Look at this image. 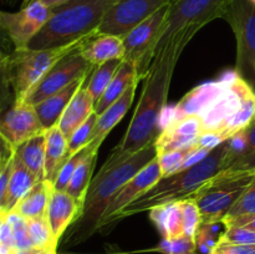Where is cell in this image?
<instances>
[{
  "instance_id": "cell-38",
  "label": "cell",
  "mask_w": 255,
  "mask_h": 254,
  "mask_svg": "<svg viewBox=\"0 0 255 254\" xmlns=\"http://www.w3.org/2000/svg\"><path fill=\"white\" fill-rule=\"evenodd\" d=\"M182 209H183L184 236L194 239L197 231L202 224V216L198 204L194 199H186L182 201Z\"/></svg>"
},
{
  "instance_id": "cell-20",
  "label": "cell",
  "mask_w": 255,
  "mask_h": 254,
  "mask_svg": "<svg viewBox=\"0 0 255 254\" xmlns=\"http://www.w3.org/2000/svg\"><path fill=\"white\" fill-rule=\"evenodd\" d=\"M95 100L86 87V81L75 94L59 121V128L69 139L77 127L81 126L95 111Z\"/></svg>"
},
{
  "instance_id": "cell-4",
  "label": "cell",
  "mask_w": 255,
  "mask_h": 254,
  "mask_svg": "<svg viewBox=\"0 0 255 254\" xmlns=\"http://www.w3.org/2000/svg\"><path fill=\"white\" fill-rule=\"evenodd\" d=\"M227 141L212 149L206 158L176 173L162 177L157 183L144 193L137 197L128 206L125 207L116 216L115 222L137 213L151 211L154 207L173 202L193 198L194 194L203 187L207 181L216 176L224 168L227 156Z\"/></svg>"
},
{
  "instance_id": "cell-31",
  "label": "cell",
  "mask_w": 255,
  "mask_h": 254,
  "mask_svg": "<svg viewBox=\"0 0 255 254\" xmlns=\"http://www.w3.org/2000/svg\"><path fill=\"white\" fill-rule=\"evenodd\" d=\"M29 236L34 248L56 251L57 242L55 241L47 216L40 218L26 219Z\"/></svg>"
},
{
  "instance_id": "cell-15",
  "label": "cell",
  "mask_w": 255,
  "mask_h": 254,
  "mask_svg": "<svg viewBox=\"0 0 255 254\" xmlns=\"http://www.w3.org/2000/svg\"><path fill=\"white\" fill-rule=\"evenodd\" d=\"M162 178L161 164H159L158 154L154 157L144 168H142L136 176L132 177L110 201L101 222L99 224V229L109 227L110 224L115 223V218L117 214L122 211L126 206H128L132 201L141 196L142 193L151 188L154 183Z\"/></svg>"
},
{
  "instance_id": "cell-46",
  "label": "cell",
  "mask_w": 255,
  "mask_h": 254,
  "mask_svg": "<svg viewBox=\"0 0 255 254\" xmlns=\"http://www.w3.org/2000/svg\"><path fill=\"white\" fill-rule=\"evenodd\" d=\"M9 254H56V251H50V249H40V248H30V249H14Z\"/></svg>"
},
{
  "instance_id": "cell-32",
  "label": "cell",
  "mask_w": 255,
  "mask_h": 254,
  "mask_svg": "<svg viewBox=\"0 0 255 254\" xmlns=\"http://www.w3.org/2000/svg\"><path fill=\"white\" fill-rule=\"evenodd\" d=\"M197 151H199V149L197 147L196 141L194 143L188 144L186 147H182V148L174 149V151L167 152V153L163 154H158L162 177H166L168 174L176 173V172L183 169L189 157Z\"/></svg>"
},
{
  "instance_id": "cell-44",
  "label": "cell",
  "mask_w": 255,
  "mask_h": 254,
  "mask_svg": "<svg viewBox=\"0 0 255 254\" xmlns=\"http://www.w3.org/2000/svg\"><path fill=\"white\" fill-rule=\"evenodd\" d=\"M222 222L224 223L226 228H228V227H246V228L255 231V214L234 217V218H223Z\"/></svg>"
},
{
  "instance_id": "cell-41",
  "label": "cell",
  "mask_w": 255,
  "mask_h": 254,
  "mask_svg": "<svg viewBox=\"0 0 255 254\" xmlns=\"http://www.w3.org/2000/svg\"><path fill=\"white\" fill-rule=\"evenodd\" d=\"M14 156H15V152L11 154V156L7 157V158L4 161V163L1 164V167H0V211H4L5 208V201H6L10 176H11Z\"/></svg>"
},
{
  "instance_id": "cell-12",
  "label": "cell",
  "mask_w": 255,
  "mask_h": 254,
  "mask_svg": "<svg viewBox=\"0 0 255 254\" xmlns=\"http://www.w3.org/2000/svg\"><path fill=\"white\" fill-rule=\"evenodd\" d=\"M94 70V66L90 65L86 60L82 57L80 49L71 54L62 57L31 90L24 102L26 104L37 105L39 102L44 101L45 99L51 95L61 91L66 86L71 85L76 80L86 76Z\"/></svg>"
},
{
  "instance_id": "cell-18",
  "label": "cell",
  "mask_w": 255,
  "mask_h": 254,
  "mask_svg": "<svg viewBox=\"0 0 255 254\" xmlns=\"http://www.w3.org/2000/svg\"><path fill=\"white\" fill-rule=\"evenodd\" d=\"M90 74H91V72H90ZM89 75L76 80V81L72 82L71 85H69V86H66L65 89H62L61 91L51 95L50 97L45 99L44 101L35 105V111H36L37 117H39L40 122H41L45 131H47V129L52 128V127L59 125V121L60 119H61L62 114L65 112L66 107L69 106L70 101H71L72 97L75 96V94H76V92L79 91L80 87L85 84V81L87 80Z\"/></svg>"
},
{
  "instance_id": "cell-49",
  "label": "cell",
  "mask_w": 255,
  "mask_h": 254,
  "mask_svg": "<svg viewBox=\"0 0 255 254\" xmlns=\"http://www.w3.org/2000/svg\"><path fill=\"white\" fill-rule=\"evenodd\" d=\"M0 254H7V253H6V252H5V251H4V249H2V248H1V247H0Z\"/></svg>"
},
{
  "instance_id": "cell-27",
  "label": "cell",
  "mask_w": 255,
  "mask_h": 254,
  "mask_svg": "<svg viewBox=\"0 0 255 254\" xmlns=\"http://www.w3.org/2000/svg\"><path fill=\"white\" fill-rule=\"evenodd\" d=\"M100 147L94 143H89V152L85 154L84 158L80 161L75 169L72 178L67 186L66 192L71 194L77 202L84 203L85 196H86L87 188L94 178V169L96 166L97 154H99Z\"/></svg>"
},
{
  "instance_id": "cell-50",
  "label": "cell",
  "mask_w": 255,
  "mask_h": 254,
  "mask_svg": "<svg viewBox=\"0 0 255 254\" xmlns=\"http://www.w3.org/2000/svg\"><path fill=\"white\" fill-rule=\"evenodd\" d=\"M30 1V0H25V4H26V2H29Z\"/></svg>"
},
{
  "instance_id": "cell-30",
  "label": "cell",
  "mask_w": 255,
  "mask_h": 254,
  "mask_svg": "<svg viewBox=\"0 0 255 254\" xmlns=\"http://www.w3.org/2000/svg\"><path fill=\"white\" fill-rule=\"evenodd\" d=\"M224 231H226V226L222 221L202 223L194 237L196 252H199L201 254L213 253L216 247L221 242Z\"/></svg>"
},
{
  "instance_id": "cell-52",
  "label": "cell",
  "mask_w": 255,
  "mask_h": 254,
  "mask_svg": "<svg viewBox=\"0 0 255 254\" xmlns=\"http://www.w3.org/2000/svg\"><path fill=\"white\" fill-rule=\"evenodd\" d=\"M254 176H255V172H254Z\"/></svg>"
},
{
  "instance_id": "cell-10",
  "label": "cell",
  "mask_w": 255,
  "mask_h": 254,
  "mask_svg": "<svg viewBox=\"0 0 255 254\" xmlns=\"http://www.w3.org/2000/svg\"><path fill=\"white\" fill-rule=\"evenodd\" d=\"M222 19L231 25L236 36V71L243 79H252L255 76V2L233 0Z\"/></svg>"
},
{
  "instance_id": "cell-29",
  "label": "cell",
  "mask_w": 255,
  "mask_h": 254,
  "mask_svg": "<svg viewBox=\"0 0 255 254\" xmlns=\"http://www.w3.org/2000/svg\"><path fill=\"white\" fill-rule=\"evenodd\" d=\"M122 61H124V59L110 60V61L94 67L91 74L89 75L86 80V87L90 94H91V96L94 97L95 104L102 96L105 90L107 89L109 84L111 82V80L114 79L115 74L117 72L119 67L121 66Z\"/></svg>"
},
{
  "instance_id": "cell-19",
  "label": "cell",
  "mask_w": 255,
  "mask_h": 254,
  "mask_svg": "<svg viewBox=\"0 0 255 254\" xmlns=\"http://www.w3.org/2000/svg\"><path fill=\"white\" fill-rule=\"evenodd\" d=\"M82 57L94 67L115 59H124L125 45L122 37L95 32L80 49Z\"/></svg>"
},
{
  "instance_id": "cell-23",
  "label": "cell",
  "mask_w": 255,
  "mask_h": 254,
  "mask_svg": "<svg viewBox=\"0 0 255 254\" xmlns=\"http://www.w3.org/2000/svg\"><path fill=\"white\" fill-rule=\"evenodd\" d=\"M136 81H139L138 76H137L136 66H134L133 62L124 60L121 66L119 67L117 72L115 74L114 79L111 80V82L107 86V89L105 90L102 96L95 104V112L99 116L101 114H104Z\"/></svg>"
},
{
  "instance_id": "cell-51",
  "label": "cell",
  "mask_w": 255,
  "mask_h": 254,
  "mask_svg": "<svg viewBox=\"0 0 255 254\" xmlns=\"http://www.w3.org/2000/svg\"><path fill=\"white\" fill-rule=\"evenodd\" d=\"M252 1H253V2H255V0H252Z\"/></svg>"
},
{
  "instance_id": "cell-6",
  "label": "cell",
  "mask_w": 255,
  "mask_h": 254,
  "mask_svg": "<svg viewBox=\"0 0 255 254\" xmlns=\"http://www.w3.org/2000/svg\"><path fill=\"white\" fill-rule=\"evenodd\" d=\"M232 1L233 0H172L156 52L164 46H177L184 50L202 27L223 17Z\"/></svg>"
},
{
  "instance_id": "cell-33",
  "label": "cell",
  "mask_w": 255,
  "mask_h": 254,
  "mask_svg": "<svg viewBox=\"0 0 255 254\" xmlns=\"http://www.w3.org/2000/svg\"><path fill=\"white\" fill-rule=\"evenodd\" d=\"M14 102L15 95L11 84L10 54L2 49L0 40V112L11 106Z\"/></svg>"
},
{
  "instance_id": "cell-42",
  "label": "cell",
  "mask_w": 255,
  "mask_h": 254,
  "mask_svg": "<svg viewBox=\"0 0 255 254\" xmlns=\"http://www.w3.org/2000/svg\"><path fill=\"white\" fill-rule=\"evenodd\" d=\"M0 247L7 254L11 251H14V249H16V247H15L14 233H12V227L10 224L7 217L0 224Z\"/></svg>"
},
{
  "instance_id": "cell-2",
  "label": "cell",
  "mask_w": 255,
  "mask_h": 254,
  "mask_svg": "<svg viewBox=\"0 0 255 254\" xmlns=\"http://www.w3.org/2000/svg\"><path fill=\"white\" fill-rule=\"evenodd\" d=\"M157 154L154 142L128 157L114 158L109 156L99 173L92 178L79 217L72 223L74 228L71 237L75 241H82L99 231V224L110 201Z\"/></svg>"
},
{
  "instance_id": "cell-39",
  "label": "cell",
  "mask_w": 255,
  "mask_h": 254,
  "mask_svg": "<svg viewBox=\"0 0 255 254\" xmlns=\"http://www.w3.org/2000/svg\"><path fill=\"white\" fill-rule=\"evenodd\" d=\"M7 219L12 227V233L15 238V247L16 249H30L34 248L31 243V239L29 236V229H27V222L24 217L19 216L15 212L7 213Z\"/></svg>"
},
{
  "instance_id": "cell-17",
  "label": "cell",
  "mask_w": 255,
  "mask_h": 254,
  "mask_svg": "<svg viewBox=\"0 0 255 254\" xmlns=\"http://www.w3.org/2000/svg\"><path fill=\"white\" fill-rule=\"evenodd\" d=\"M81 207L82 204L77 202L66 191L52 189L46 216L49 219L54 238L57 243L67 229V227H70L76 221L80 211H81Z\"/></svg>"
},
{
  "instance_id": "cell-3",
  "label": "cell",
  "mask_w": 255,
  "mask_h": 254,
  "mask_svg": "<svg viewBox=\"0 0 255 254\" xmlns=\"http://www.w3.org/2000/svg\"><path fill=\"white\" fill-rule=\"evenodd\" d=\"M216 81L213 94L196 116L204 132H217L228 139L253 122L255 92L236 70L224 72Z\"/></svg>"
},
{
  "instance_id": "cell-47",
  "label": "cell",
  "mask_w": 255,
  "mask_h": 254,
  "mask_svg": "<svg viewBox=\"0 0 255 254\" xmlns=\"http://www.w3.org/2000/svg\"><path fill=\"white\" fill-rule=\"evenodd\" d=\"M40 1L46 5L47 7H50V9H55V7L60 6V5L65 4V2L70 1V0H40Z\"/></svg>"
},
{
  "instance_id": "cell-26",
  "label": "cell",
  "mask_w": 255,
  "mask_h": 254,
  "mask_svg": "<svg viewBox=\"0 0 255 254\" xmlns=\"http://www.w3.org/2000/svg\"><path fill=\"white\" fill-rule=\"evenodd\" d=\"M37 182L39 181L36 179V177L25 167V164L22 163L19 159V157L15 154L4 211L6 212V213L11 212L12 209L16 207V204L29 193L30 189H31Z\"/></svg>"
},
{
  "instance_id": "cell-16",
  "label": "cell",
  "mask_w": 255,
  "mask_h": 254,
  "mask_svg": "<svg viewBox=\"0 0 255 254\" xmlns=\"http://www.w3.org/2000/svg\"><path fill=\"white\" fill-rule=\"evenodd\" d=\"M203 133L204 127L201 119L196 115L172 122L163 127L159 136L157 137V153L163 154L194 143Z\"/></svg>"
},
{
  "instance_id": "cell-45",
  "label": "cell",
  "mask_w": 255,
  "mask_h": 254,
  "mask_svg": "<svg viewBox=\"0 0 255 254\" xmlns=\"http://www.w3.org/2000/svg\"><path fill=\"white\" fill-rule=\"evenodd\" d=\"M15 152V148L0 134V167L4 163L5 159L9 156H11Z\"/></svg>"
},
{
  "instance_id": "cell-11",
  "label": "cell",
  "mask_w": 255,
  "mask_h": 254,
  "mask_svg": "<svg viewBox=\"0 0 255 254\" xmlns=\"http://www.w3.org/2000/svg\"><path fill=\"white\" fill-rule=\"evenodd\" d=\"M51 12L52 9L40 0H30L16 12L0 10V30L9 37L14 49H25L49 21Z\"/></svg>"
},
{
  "instance_id": "cell-13",
  "label": "cell",
  "mask_w": 255,
  "mask_h": 254,
  "mask_svg": "<svg viewBox=\"0 0 255 254\" xmlns=\"http://www.w3.org/2000/svg\"><path fill=\"white\" fill-rule=\"evenodd\" d=\"M171 1L172 0H115L105 14L97 32L124 37L133 27Z\"/></svg>"
},
{
  "instance_id": "cell-53",
  "label": "cell",
  "mask_w": 255,
  "mask_h": 254,
  "mask_svg": "<svg viewBox=\"0 0 255 254\" xmlns=\"http://www.w3.org/2000/svg\"><path fill=\"white\" fill-rule=\"evenodd\" d=\"M193 254H197V253H193Z\"/></svg>"
},
{
  "instance_id": "cell-48",
  "label": "cell",
  "mask_w": 255,
  "mask_h": 254,
  "mask_svg": "<svg viewBox=\"0 0 255 254\" xmlns=\"http://www.w3.org/2000/svg\"><path fill=\"white\" fill-rule=\"evenodd\" d=\"M6 217H7V213H6V212L0 211V224L2 223V221H4V219L6 218Z\"/></svg>"
},
{
  "instance_id": "cell-5",
  "label": "cell",
  "mask_w": 255,
  "mask_h": 254,
  "mask_svg": "<svg viewBox=\"0 0 255 254\" xmlns=\"http://www.w3.org/2000/svg\"><path fill=\"white\" fill-rule=\"evenodd\" d=\"M115 0H70L52 9L51 17L29 42V49H51L97 31Z\"/></svg>"
},
{
  "instance_id": "cell-37",
  "label": "cell",
  "mask_w": 255,
  "mask_h": 254,
  "mask_svg": "<svg viewBox=\"0 0 255 254\" xmlns=\"http://www.w3.org/2000/svg\"><path fill=\"white\" fill-rule=\"evenodd\" d=\"M163 254H193L196 252V242L187 236L172 239H162L161 243L153 249Z\"/></svg>"
},
{
  "instance_id": "cell-24",
  "label": "cell",
  "mask_w": 255,
  "mask_h": 254,
  "mask_svg": "<svg viewBox=\"0 0 255 254\" xmlns=\"http://www.w3.org/2000/svg\"><path fill=\"white\" fill-rule=\"evenodd\" d=\"M149 212V218L157 227L163 239L184 236L182 201L154 207Z\"/></svg>"
},
{
  "instance_id": "cell-7",
  "label": "cell",
  "mask_w": 255,
  "mask_h": 254,
  "mask_svg": "<svg viewBox=\"0 0 255 254\" xmlns=\"http://www.w3.org/2000/svg\"><path fill=\"white\" fill-rule=\"evenodd\" d=\"M91 35H87L71 44L51 47V49H29V47L14 49V51L10 54V69H11V84L14 89L15 101H24L30 90L62 57L81 49Z\"/></svg>"
},
{
  "instance_id": "cell-25",
  "label": "cell",
  "mask_w": 255,
  "mask_h": 254,
  "mask_svg": "<svg viewBox=\"0 0 255 254\" xmlns=\"http://www.w3.org/2000/svg\"><path fill=\"white\" fill-rule=\"evenodd\" d=\"M52 189L54 187L51 182L46 179L37 182L11 212H15L25 219L45 217L47 214V207H49Z\"/></svg>"
},
{
  "instance_id": "cell-40",
  "label": "cell",
  "mask_w": 255,
  "mask_h": 254,
  "mask_svg": "<svg viewBox=\"0 0 255 254\" xmlns=\"http://www.w3.org/2000/svg\"><path fill=\"white\" fill-rule=\"evenodd\" d=\"M221 242L243 246H255V231L246 227H228L222 236Z\"/></svg>"
},
{
  "instance_id": "cell-36",
  "label": "cell",
  "mask_w": 255,
  "mask_h": 254,
  "mask_svg": "<svg viewBox=\"0 0 255 254\" xmlns=\"http://www.w3.org/2000/svg\"><path fill=\"white\" fill-rule=\"evenodd\" d=\"M89 152V144H87L85 148H82L81 151L76 152L75 154H72L64 164L60 168L59 173H57L56 178H55L54 183H52V187L56 191H66L67 186H69L70 181L72 178V174H74L75 169H76L77 164L80 163L82 158L85 157V154Z\"/></svg>"
},
{
  "instance_id": "cell-22",
  "label": "cell",
  "mask_w": 255,
  "mask_h": 254,
  "mask_svg": "<svg viewBox=\"0 0 255 254\" xmlns=\"http://www.w3.org/2000/svg\"><path fill=\"white\" fill-rule=\"evenodd\" d=\"M45 179L54 183L62 164L69 158V141L59 126L45 132Z\"/></svg>"
},
{
  "instance_id": "cell-34",
  "label": "cell",
  "mask_w": 255,
  "mask_h": 254,
  "mask_svg": "<svg viewBox=\"0 0 255 254\" xmlns=\"http://www.w3.org/2000/svg\"><path fill=\"white\" fill-rule=\"evenodd\" d=\"M97 119H99V115L94 111L91 114V116L81 126L77 127L74 133L71 134V137L67 139L69 141V158L72 154H75L76 152L85 148L92 141L95 127H96L97 124Z\"/></svg>"
},
{
  "instance_id": "cell-54",
  "label": "cell",
  "mask_w": 255,
  "mask_h": 254,
  "mask_svg": "<svg viewBox=\"0 0 255 254\" xmlns=\"http://www.w3.org/2000/svg\"><path fill=\"white\" fill-rule=\"evenodd\" d=\"M254 120H255V117H254Z\"/></svg>"
},
{
  "instance_id": "cell-35",
  "label": "cell",
  "mask_w": 255,
  "mask_h": 254,
  "mask_svg": "<svg viewBox=\"0 0 255 254\" xmlns=\"http://www.w3.org/2000/svg\"><path fill=\"white\" fill-rule=\"evenodd\" d=\"M255 214V176L224 218Z\"/></svg>"
},
{
  "instance_id": "cell-1",
  "label": "cell",
  "mask_w": 255,
  "mask_h": 254,
  "mask_svg": "<svg viewBox=\"0 0 255 254\" xmlns=\"http://www.w3.org/2000/svg\"><path fill=\"white\" fill-rule=\"evenodd\" d=\"M182 52L183 50L177 46H164L156 52L128 128L110 156L128 157L156 142L161 133V119L167 107L169 85Z\"/></svg>"
},
{
  "instance_id": "cell-9",
  "label": "cell",
  "mask_w": 255,
  "mask_h": 254,
  "mask_svg": "<svg viewBox=\"0 0 255 254\" xmlns=\"http://www.w3.org/2000/svg\"><path fill=\"white\" fill-rule=\"evenodd\" d=\"M169 4L157 10L122 37L125 45L124 60L133 62L139 81L144 80L148 74L149 66L156 54V47L163 34Z\"/></svg>"
},
{
  "instance_id": "cell-14",
  "label": "cell",
  "mask_w": 255,
  "mask_h": 254,
  "mask_svg": "<svg viewBox=\"0 0 255 254\" xmlns=\"http://www.w3.org/2000/svg\"><path fill=\"white\" fill-rule=\"evenodd\" d=\"M44 132L32 105L15 101L11 106L0 112V134L14 148Z\"/></svg>"
},
{
  "instance_id": "cell-8",
  "label": "cell",
  "mask_w": 255,
  "mask_h": 254,
  "mask_svg": "<svg viewBox=\"0 0 255 254\" xmlns=\"http://www.w3.org/2000/svg\"><path fill=\"white\" fill-rule=\"evenodd\" d=\"M253 177L221 171L207 181L193 198H191L198 204L202 223L223 221Z\"/></svg>"
},
{
  "instance_id": "cell-21",
  "label": "cell",
  "mask_w": 255,
  "mask_h": 254,
  "mask_svg": "<svg viewBox=\"0 0 255 254\" xmlns=\"http://www.w3.org/2000/svg\"><path fill=\"white\" fill-rule=\"evenodd\" d=\"M139 81L133 82L131 86L127 89V91L117 100L116 102L111 105L104 114H101L97 119L96 127L94 131V137L90 143H94L96 146L101 147L102 142L106 138L107 134L116 127V125L121 121L127 114V111L131 107L132 102H133L134 94H136L137 85Z\"/></svg>"
},
{
  "instance_id": "cell-43",
  "label": "cell",
  "mask_w": 255,
  "mask_h": 254,
  "mask_svg": "<svg viewBox=\"0 0 255 254\" xmlns=\"http://www.w3.org/2000/svg\"><path fill=\"white\" fill-rule=\"evenodd\" d=\"M212 254H255V246H243L219 242Z\"/></svg>"
},
{
  "instance_id": "cell-28",
  "label": "cell",
  "mask_w": 255,
  "mask_h": 254,
  "mask_svg": "<svg viewBox=\"0 0 255 254\" xmlns=\"http://www.w3.org/2000/svg\"><path fill=\"white\" fill-rule=\"evenodd\" d=\"M45 132L31 137L15 148V154L39 182L45 181Z\"/></svg>"
}]
</instances>
